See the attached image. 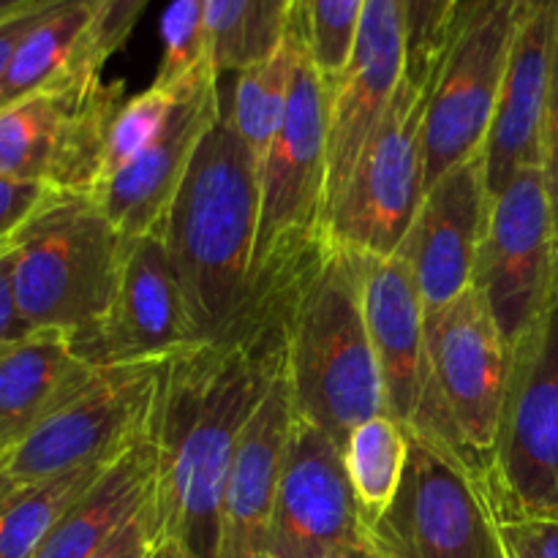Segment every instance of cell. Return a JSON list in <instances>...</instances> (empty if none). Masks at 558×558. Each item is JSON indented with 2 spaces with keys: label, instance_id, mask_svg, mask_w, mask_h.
Instances as JSON below:
<instances>
[{
  "label": "cell",
  "instance_id": "cell-18",
  "mask_svg": "<svg viewBox=\"0 0 558 558\" xmlns=\"http://www.w3.org/2000/svg\"><path fill=\"white\" fill-rule=\"evenodd\" d=\"M488 207L483 153L452 167L425 191L423 205L398 248L417 281L425 314L456 303L474 287Z\"/></svg>",
  "mask_w": 558,
  "mask_h": 558
},
{
  "label": "cell",
  "instance_id": "cell-38",
  "mask_svg": "<svg viewBox=\"0 0 558 558\" xmlns=\"http://www.w3.org/2000/svg\"><path fill=\"white\" fill-rule=\"evenodd\" d=\"M543 172L548 183L550 202H554L556 227H558V31L554 47V69H550L548 107H545V129H543Z\"/></svg>",
  "mask_w": 558,
  "mask_h": 558
},
{
  "label": "cell",
  "instance_id": "cell-28",
  "mask_svg": "<svg viewBox=\"0 0 558 558\" xmlns=\"http://www.w3.org/2000/svg\"><path fill=\"white\" fill-rule=\"evenodd\" d=\"M207 47L218 74L270 58L289 31V0H207Z\"/></svg>",
  "mask_w": 558,
  "mask_h": 558
},
{
  "label": "cell",
  "instance_id": "cell-8",
  "mask_svg": "<svg viewBox=\"0 0 558 558\" xmlns=\"http://www.w3.org/2000/svg\"><path fill=\"white\" fill-rule=\"evenodd\" d=\"M368 548L376 558H505L490 474L412 436L401 488L368 529Z\"/></svg>",
  "mask_w": 558,
  "mask_h": 558
},
{
  "label": "cell",
  "instance_id": "cell-7",
  "mask_svg": "<svg viewBox=\"0 0 558 558\" xmlns=\"http://www.w3.org/2000/svg\"><path fill=\"white\" fill-rule=\"evenodd\" d=\"M327 123L330 82L300 52L287 114L259 163V232L251 278L327 238Z\"/></svg>",
  "mask_w": 558,
  "mask_h": 558
},
{
  "label": "cell",
  "instance_id": "cell-36",
  "mask_svg": "<svg viewBox=\"0 0 558 558\" xmlns=\"http://www.w3.org/2000/svg\"><path fill=\"white\" fill-rule=\"evenodd\" d=\"M161 548V537H158V521L156 507L150 505L142 512H136L109 543H104L90 558H153L156 550Z\"/></svg>",
  "mask_w": 558,
  "mask_h": 558
},
{
  "label": "cell",
  "instance_id": "cell-33",
  "mask_svg": "<svg viewBox=\"0 0 558 558\" xmlns=\"http://www.w3.org/2000/svg\"><path fill=\"white\" fill-rule=\"evenodd\" d=\"M458 0H403L407 5L409 36V71L414 82H428L434 60L439 54L441 38L450 25L452 9Z\"/></svg>",
  "mask_w": 558,
  "mask_h": 558
},
{
  "label": "cell",
  "instance_id": "cell-21",
  "mask_svg": "<svg viewBox=\"0 0 558 558\" xmlns=\"http://www.w3.org/2000/svg\"><path fill=\"white\" fill-rule=\"evenodd\" d=\"M292 392L287 371L272 381L251 417L229 466L218 518L216 558H265L278 477L292 428Z\"/></svg>",
  "mask_w": 558,
  "mask_h": 558
},
{
  "label": "cell",
  "instance_id": "cell-23",
  "mask_svg": "<svg viewBox=\"0 0 558 558\" xmlns=\"http://www.w3.org/2000/svg\"><path fill=\"white\" fill-rule=\"evenodd\" d=\"M156 425V423H153ZM156 436L153 430L114 458L93 488L52 529L36 558H90L156 494Z\"/></svg>",
  "mask_w": 558,
  "mask_h": 558
},
{
  "label": "cell",
  "instance_id": "cell-27",
  "mask_svg": "<svg viewBox=\"0 0 558 558\" xmlns=\"http://www.w3.org/2000/svg\"><path fill=\"white\" fill-rule=\"evenodd\" d=\"M300 44L287 33L281 47L262 63L238 71L232 90V104L227 114L234 134L245 142L256 161L262 163L265 153L270 150L278 129L287 114L289 93H292L294 65L300 60Z\"/></svg>",
  "mask_w": 558,
  "mask_h": 558
},
{
  "label": "cell",
  "instance_id": "cell-22",
  "mask_svg": "<svg viewBox=\"0 0 558 558\" xmlns=\"http://www.w3.org/2000/svg\"><path fill=\"white\" fill-rule=\"evenodd\" d=\"M101 368L60 330H33L0 349V458L80 396Z\"/></svg>",
  "mask_w": 558,
  "mask_h": 558
},
{
  "label": "cell",
  "instance_id": "cell-4",
  "mask_svg": "<svg viewBox=\"0 0 558 558\" xmlns=\"http://www.w3.org/2000/svg\"><path fill=\"white\" fill-rule=\"evenodd\" d=\"M125 240L93 194L52 191L14 243V298L31 330H60L85 352L114 289Z\"/></svg>",
  "mask_w": 558,
  "mask_h": 558
},
{
  "label": "cell",
  "instance_id": "cell-35",
  "mask_svg": "<svg viewBox=\"0 0 558 558\" xmlns=\"http://www.w3.org/2000/svg\"><path fill=\"white\" fill-rule=\"evenodd\" d=\"M54 189L41 183H22V180L0 178V248L9 245L22 232L33 213L49 199Z\"/></svg>",
  "mask_w": 558,
  "mask_h": 558
},
{
  "label": "cell",
  "instance_id": "cell-25",
  "mask_svg": "<svg viewBox=\"0 0 558 558\" xmlns=\"http://www.w3.org/2000/svg\"><path fill=\"white\" fill-rule=\"evenodd\" d=\"M112 461L87 463L74 472L58 474V477L3 496L0 499V558H36L44 539L63 521L65 512L93 488V483Z\"/></svg>",
  "mask_w": 558,
  "mask_h": 558
},
{
  "label": "cell",
  "instance_id": "cell-37",
  "mask_svg": "<svg viewBox=\"0 0 558 558\" xmlns=\"http://www.w3.org/2000/svg\"><path fill=\"white\" fill-rule=\"evenodd\" d=\"M14 243L0 248V349L11 347V343L22 341L25 336H31V327L22 319L20 308H16L14 298Z\"/></svg>",
  "mask_w": 558,
  "mask_h": 558
},
{
  "label": "cell",
  "instance_id": "cell-26",
  "mask_svg": "<svg viewBox=\"0 0 558 558\" xmlns=\"http://www.w3.org/2000/svg\"><path fill=\"white\" fill-rule=\"evenodd\" d=\"M409 441V430L387 412L365 420L349 436L343 461L365 529L374 526L396 499L407 472Z\"/></svg>",
  "mask_w": 558,
  "mask_h": 558
},
{
  "label": "cell",
  "instance_id": "cell-12",
  "mask_svg": "<svg viewBox=\"0 0 558 558\" xmlns=\"http://www.w3.org/2000/svg\"><path fill=\"white\" fill-rule=\"evenodd\" d=\"M423 123L425 85L407 74L332 207V243L368 256L398 254L425 196Z\"/></svg>",
  "mask_w": 558,
  "mask_h": 558
},
{
  "label": "cell",
  "instance_id": "cell-17",
  "mask_svg": "<svg viewBox=\"0 0 558 558\" xmlns=\"http://www.w3.org/2000/svg\"><path fill=\"white\" fill-rule=\"evenodd\" d=\"M407 71V5L403 0H368L347 69L330 82L327 221Z\"/></svg>",
  "mask_w": 558,
  "mask_h": 558
},
{
  "label": "cell",
  "instance_id": "cell-24",
  "mask_svg": "<svg viewBox=\"0 0 558 558\" xmlns=\"http://www.w3.org/2000/svg\"><path fill=\"white\" fill-rule=\"evenodd\" d=\"M93 20V0H60L20 41L9 69L0 76V109L71 76H96L80 71V47Z\"/></svg>",
  "mask_w": 558,
  "mask_h": 558
},
{
  "label": "cell",
  "instance_id": "cell-1",
  "mask_svg": "<svg viewBox=\"0 0 558 558\" xmlns=\"http://www.w3.org/2000/svg\"><path fill=\"white\" fill-rule=\"evenodd\" d=\"M325 240L256 272L223 330L169 357L153 425V507L169 558L218 556L221 496L234 450L262 398L287 371L294 308Z\"/></svg>",
  "mask_w": 558,
  "mask_h": 558
},
{
  "label": "cell",
  "instance_id": "cell-9",
  "mask_svg": "<svg viewBox=\"0 0 558 558\" xmlns=\"http://www.w3.org/2000/svg\"><path fill=\"white\" fill-rule=\"evenodd\" d=\"M120 85L71 76L0 109V178L93 194L101 180Z\"/></svg>",
  "mask_w": 558,
  "mask_h": 558
},
{
  "label": "cell",
  "instance_id": "cell-30",
  "mask_svg": "<svg viewBox=\"0 0 558 558\" xmlns=\"http://www.w3.org/2000/svg\"><path fill=\"white\" fill-rule=\"evenodd\" d=\"M213 69H216V65H205V69L196 71L194 76H189V80L183 82H174V85H156V82H153L147 90L136 93L134 98L120 104V109L112 118V125H109L101 180H107L109 174L118 172L120 167L134 161V158L140 156L163 129H167L169 118H172L180 98L194 87V82L199 80V76H205L207 71ZM101 180H98V183H101Z\"/></svg>",
  "mask_w": 558,
  "mask_h": 558
},
{
  "label": "cell",
  "instance_id": "cell-19",
  "mask_svg": "<svg viewBox=\"0 0 558 558\" xmlns=\"http://www.w3.org/2000/svg\"><path fill=\"white\" fill-rule=\"evenodd\" d=\"M218 76L221 74L216 69L199 76L180 98L167 129L134 161L109 174L93 191L123 240L142 238L161 227L167 218L174 194L194 161L196 147L223 112Z\"/></svg>",
  "mask_w": 558,
  "mask_h": 558
},
{
  "label": "cell",
  "instance_id": "cell-2",
  "mask_svg": "<svg viewBox=\"0 0 558 558\" xmlns=\"http://www.w3.org/2000/svg\"><path fill=\"white\" fill-rule=\"evenodd\" d=\"M161 232L196 330L213 338L248 294L259 232V161L223 112L196 147Z\"/></svg>",
  "mask_w": 558,
  "mask_h": 558
},
{
  "label": "cell",
  "instance_id": "cell-42",
  "mask_svg": "<svg viewBox=\"0 0 558 558\" xmlns=\"http://www.w3.org/2000/svg\"><path fill=\"white\" fill-rule=\"evenodd\" d=\"M153 558H169V556H167V554H163V550H161V548H158V550H156V556H153Z\"/></svg>",
  "mask_w": 558,
  "mask_h": 558
},
{
  "label": "cell",
  "instance_id": "cell-32",
  "mask_svg": "<svg viewBox=\"0 0 558 558\" xmlns=\"http://www.w3.org/2000/svg\"><path fill=\"white\" fill-rule=\"evenodd\" d=\"M150 0H93V20L80 47L82 74L101 76L104 63L129 41Z\"/></svg>",
  "mask_w": 558,
  "mask_h": 558
},
{
  "label": "cell",
  "instance_id": "cell-6",
  "mask_svg": "<svg viewBox=\"0 0 558 558\" xmlns=\"http://www.w3.org/2000/svg\"><path fill=\"white\" fill-rule=\"evenodd\" d=\"M167 365H104L80 396L0 458V499L87 463L112 461L150 434Z\"/></svg>",
  "mask_w": 558,
  "mask_h": 558
},
{
  "label": "cell",
  "instance_id": "cell-39",
  "mask_svg": "<svg viewBox=\"0 0 558 558\" xmlns=\"http://www.w3.org/2000/svg\"><path fill=\"white\" fill-rule=\"evenodd\" d=\"M58 3L60 0H52V3L36 5V9L25 11V14H16V16H11V20L0 22V76H3L5 69H9L11 58H14V52H16V47H20L22 38H25L27 33H31L33 27H36L38 22H41L44 16H47Z\"/></svg>",
  "mask_w": 558,
  "mask_h": 558
},
{
  "label": "cell",
  "instance_id": "cell-29",
  "mask_svg": "<svg viewBox=\"0 0 558 558\" xmlns=\"http://www.w3.org/2000/svg\"><path fill=\"white\" fill-rule=\"evenodd\" d=\"M368 0H289V36L327 82L338 80L352 54Z\"/></svg>",
  "mask_w": 558,
  "mask_h": 558
},
{
  "label": "cell",
  "instance_id": "cell-3",
  "mask_svg": "<svg viewBox=\"0 0 558 558\" xmlns=\"http://www.w3.org/2000/svg\"><path fill=\"white\" fill-rule=\"evenodd\" d=\"M292 409L343 452L365 420L385 412L363 308V254L325 240L292 316L287 352Z\"/></svg>",
  "mask_w": 558,
  "mask_h": 558
},
{
  "label": "cell",
  "instance_id": "cell-40",
  "mask_svg": "<svg viewBox=\"0 0 558 558\" xmlns=\"http://www.w3.org/2000/svg\"><path fill=\"white\" fill-rule=\"evenodd\" d=\"M52 3V0H0V22L11 20L16 14H25V11L36 9V5Z\"/></svg>",
  "mask_w": 558,
  "mask_h": 558
},
{
  "label": "cell",
  "instance_id": "cell-10",
  "mask_svg": "<svg viewBox=\"0 0 558 558\" xmlns=\"http://www.w3.org/2000/svg\"><path fill=\"white\" fill-rule=\"evenodd\" d=\"M490 490L496 512L558 518V292L512 349Z\"/></svg>",
  "mask_w": 558,
  "mask_h": 558
},
{
  "label": "cell",
  "instance_id": "cell-20",
  "mask_svg": "<svg viewBox=\"0 0 558 558\" xmlns=\"http://www.w3.org/2000/svg\"><path fill=\"white\" fill-rule=\"evenodd\" d=\"M558 31V0H526L505 85L483 147L485 189L494 199L521 169L543 167V129Z\"/></svg>",
  "mask_w": 558,
  "mask_h": 558
},
{
  "label": "cell",
  "instance_id": "cell-14",
  "mask_svg": "<svg viewBox=\"0 0 558 558\" xmlns=\"http://www.w3.org/2000/svg\"><path fill=\"white\" fill-rule=\"evenodd\" d=\"M430 374L436 396L463 447L490 472L512 352L477 289L425 314Z\"/></svg>",
  "mask_w": 558,
  "mask_h": 558
},
{
  "label": "cell",
  "instance_id": "cell-5",
  "mask_svg": "<svg viewBox=\"0 0 558 558\" xmlns=\"http://www.w3.org/2000/svg\"><path fill=\"white\" fill-rule=\"evenodd\" d=\"M526 0H458L425 82V191L483 153Z\"/></svg>",
  "mask_w": 558,
  "mask_h": 558
},
{
  "label": "cell",
  "instance_id": "cell-34",
  "mask_svg": "<svg viewBox=\"0 0 558 558\" xmlns=\"http://www.w3.org/2000/svg\"><path fill=\"white\" fill-rule=\"evenodd\" d=\"M496 532L505 558H558V518L496 512Z\"/></svg>",
  "mask_w": 558,
  "mask_h": 558
},
{
  "label": "cell",
  "instance_id": "cell-11",
  "mask_svg": "<svg viewBox=\"0 0 558 558\" xmlns=\"http://www.w3.org/2000/svg\"><path fill=\"white\" fill-rule=\"evenodd\" d=\"M474 289L512 349L537 327L558 292V227L543 167H529L490 199Z\"/></svg>",
  "mask_w": 558,
  "mask_h": 558
},
{
  "label": "cell",
  "instance_id": "cell-16",
  "mask_svg": "<svg viewBox=\"0 0 558 558\" xmlns=\"http://www.w3.org/2000/svg\"><path fill=\"white\" fill-rule=\"evenodd\" d=\"M199 341L161 227L125 240L112 305L82 354L96 365L142 363L169 360Z\"/></svg>",
  "mask_w": 558,
  "mask_h": 558
},
{
  "label": "cell",
  "instance_id": "cell-31",
  "mask_svg": "<svg viewBox=\"0 0 558 558\" xmlns=\"http://www.w3.org/2000/svg\"><path fill=\"white\" fill-rule=\"evenodd\" d=\"M207 0H172L161 22V63L156 85H174L205 65H213L207 47Z\"/></svg>",
  "mask_w": 558,
  "mask_h": 558
},
{
  "label": "cell",
  "instance_id": "cell-41",
  "mask_svg": "<svg viewBox=\"0 0 558 558\" xmlns=\"http://www.w3.org/2000/svg\"><path fill=\"white\" fill-rule=\"evenodd\" d=\"M341 558H376V554L371 548H354L349 554H343Z\"/></svg>",
  "mask_w": 558,
  "mask_h": 558
},
{
  "label": "cell",
  "instance_id": "cell-15",
  "mask_svg": "<svg viewBox=\"0 0 558 558\" xmlns=\"http://www.w3.org/2000/svg\"><path fill=\"white\" fill-rule=\"evenodd\" d=\"M354 548H368V529L343 452L294 414L265 558H341Z\"/></svg>",
  "mask_w": 558,
  "mask_h": 558
},
{
  "label": "cell",
  "instance_id": "cell-13",
  "mask_svg": "<svg viewBox=\"0 0 558 558\" xmlns=\"http://www.w3.org/2000/svg\"><path fill=\"white\" fill-rule=\"evenodd\" d=\"M363 308L379 365L385 412L417 439L488 472L463 447L436 396L425 336V305L417 281L401 256L363 254Z\"/></svg>",
  "mask_w": 558,
  "mask_h": 558
}]
</instances>
